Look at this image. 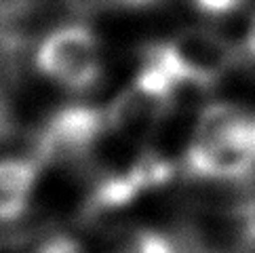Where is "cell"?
<instances>
[{
    "label": "cell",
    "mask_w": 255,
    "mask_h": 253,
    "mask_svg": "<svg viewBox=\"0 0 255 253\" xmlns=\"http://www.w3.org/2000/svg\"><path fill=\"white\" fill-rule=\"evenodd\" d=\"M198 179L239 182L255 171V114L236 104H211L198 116L184 156Z\"/></svg>",
    "instance_id": "obj_1"
},
{
    "label": "cell",
    "mask_w": 255,
    "mask_h": 253,
    "mask_svg": "<svg viewBox=\"0 0 255 253\" xmlns=\"http://www.w3.org/2000/svg\"><path fill=\"white\" fill-rule=\"evenodd\" d=\"M143 57L165 70L179 87H211L236 66L239 51L222 34L188 28L165 42L150 44Z\"/></svg>",
    "instance_id": "obj_2"
},
{
    "label": "cell",
    "mask_w": 255,
    "mask_h": 253,
    "mask_svg": "<svg viewBox=\"0 0 255 253\" xmlns=\"http://www.w3.org/2000/svg\"><path fill=\"white\" fill-rule=\"evenodd\" d=\"M36 66L47 78L72 91H87L102 78V49L93 30L68 23L49 32L36 49Z\"/></svg>",
    "instance_id": "obj_3"
},
{
    "label": "cell",
    "mask_w": 255,
    "mask_h": 253,
    "mask_svg": "<svg viewBox=\"0 0 255 253\" xmlns=\"http://www.w3.org/2000/svg\"><path fill=\"white\" fill-rule=\"evenodd\" d=\"M177 87L162 68L145 61L133 83L106 110L108 131L137 135L152 129L169 112Z\"/></svg>",
    "instance_id": "obj_4"
},
{
    "label": "cell",
    "mask_w": 255,
    "mask_h": 253,
    "mask_svg": "<svg viewBox=\"0 0 255 253\" xmlns=\"http://www.w3.org/2000/svg\"><path fill=\"white\" fill-rule=\"evenodd\" d=\"M108 131L106 112L91 106H70L53 114L38 137L36 160L66 162L93 150L102 133Z\"/></svg>",
    "instance_id": "obj_5"
},
{
    "label": "cell",
    "mask_w": 255,
    "mask_h": 253,
    "mask_svg": "<svg viewBox=\"0 0 255 253\" xmlns=\"http://www.w3.org/2000/svg\"><path fill=\"white\" fill-rule=\"evenodd\" d=\"M38 171L36 158H0V222H15L28 211Z\"/></svg>",
    "instance_id": "obj_6"
},
{
    "label": "cell",
    "mask_w": 255,
    "mask_h": 253,
    "mask_svg": "<svg viewBox=\"0 0 255 253\" xmlns=\"http://www.w3.org/2000/svg\"><path fill=\"white\" fill-rule=\"evenodd\" d=\"M112 253H179V251L167 234L150 228H139L123 237Z\"/></svg>",
    "instance_id": "obj_7"
},
{
    "label": "cell",
    "mask_w": 255,
    "mask_h": 253,
    "mask_svg": "<svg viewBox=\"0 0 255 253\" xmlns=\"http://www.w3.org/2000/svg\"><path fill=\"white\" fill-rule=\"evenodd\" d=\"M25 253H83V249L78 241L68 234H53V237H44L34 243Z\"/></svg>",
    "instance_id": "obj_8"
},
{
    "label": "cell",
    "mask_w": 255,
    "mask_h": 253,
    "mask_svg": "<svg viewBox=\"0 0 255 253\" xmlns=\"http://www.w3.org/2000/svg\"><path fill=\"white\" fill-rule=\"evenodd\" d=\"M194 6L200 13L211 15V17H224L234 13L236 8L247 4V0H192Z\"/></svg>",
    "instance_id": "obj_9"
},
{
    "label": "cell",
    "mask_w": 255,
    "mask_h": 253,
    "mask_svg": "<svg viewBox=\"0 0 255 253\" xmlns=\"http://www.w3.org/2000/svg\"><path fill=\"white\" fill-rule=\"evenodd\" d=\"M34 2L36 0H0V19L4 23L19 19L34 6Z\"/></svg>",
    "instance_id": "obj_10"
},
{
    "label": "cell",
    "mask_w": 255,
    "mask_h": 253,
    "mask_svg": "<svg viewBox=\"0 0 255 253\" xmlns=\"http://www.w3.org/2000/svg\"><path fill=\"white\" fill-rule=\"evenodd\" d=\"M158 2H162V0H112V4L125 6V8H148Z\"/></svg>",
    "instance_id": "obj_11"
},
{
    "label": "cell",
    "mask_w": 255,
    "mask_h": 253,
    "mask_svg": "<svg viewBox=\"0 0 255 253\" xmlns=\"http://www.w3.org/2000/svg\"><path fill=\"white\" fill-rule=\"evenodd\" d=\"M243 49L245 53H247L249 57L255 59V15H253V21L249 25V30H247V36H245V44H243Z\"/></svg>",
    "instance_id": "obj_12"
}]
</instances>
